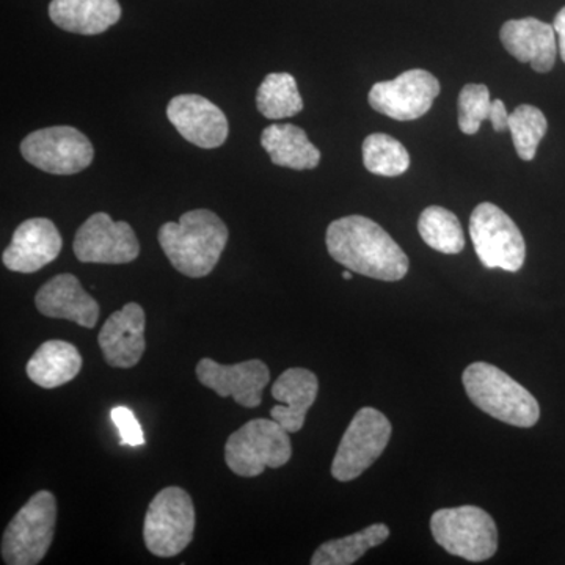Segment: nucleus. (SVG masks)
Listing matches in <instances>:
<instances>
[{"label":"nucleus","mask_w":565,"mask_h":565,"mask_svg":"<svg viewBox=\"0 0 565 565\" xmlns=\"http://www.w3.org/2000/svg\"><path fill=\"white\" fill-rule=\"evenodd\" d=\"M327 250L352 273L382 281L403 280L408 258L379 223L363 215H348L327 228Z\"/></svg>","instance_id":"f257e3e1"},{"label":"nucleus","mask_w":565,"mask_h":565,"mask_svg":"<svg viewBox=\"0 0 565 565\" xmlns=\"http://www.w3.org/2000/svg\"><path fill=\"white\" fill-rule=\"evenodd\" d=\"M158 237L178 273L189 278H203L217 266L230 232L215 212L193 210L182 214L180 222L163 223Z\"/></svg>","instance_id":"f03ea898"},{"label":"nucleus","mask_w":565,"mask_h":565,"mask_svg":"<svg viewBox=\"0 0 565 565\" xmlns=\"http://www.w3.org/2000/svg\"><path fill=\"white\" fill-rule=\"evenodd\" d=\"M462 381L471 403L498 422L533 427L541 418V407L533 394L493 364H470Z\"/></svg>","instance_id":"7ed1b4c3"},{"label":"nucleus","mask_w":565,"mask_h":565,"mask_svg":"<svg viewBox=\"0 0 565 565\" xmlns=\"http://www.w3.org/2000/svg\"><path fill=\"white\" fill-rule=\"evenodd\" d=\"M57 501L47 490L32 494L11 519L2 535V559L9 565H35L44 559L54 541Z\"/></svg>","instance_id":"20e7f679"},{"label":"nucleus","mask_w":565,"mask_h":565,"mask_svg":"<svg viewBox=\"0 0 565 565\" xmlns=\"http://www.w3.org/2000/svg\"><path fill=\"white\" fill-rule=\"evenodd\" d=\"M288 430L275 419H252L230 435L225 462L234 475L255 478L266 468H280L292 456Z\"/></svg>","instance_id":"39448f33"},{"label":"nucleus","mask_w":565,"mask_h":565,"mask_svg":"<svg viewBox=\"0 0 565 565\" xmlns=\"http://www.w3.org/2000/svg\"><path fill=\"white\" fill-rule=\"evenodd\" d=\"M195 534V508L181 487H166L152 498L143 522V541L151 555L173 557L184 552Z\"/></svg>","instance_id":"423d86ee"},{"label":"nucleus","mask_w":565,"mask_h":565,"mask_svg":"<svg viewBox=\"0 0 565 565\" xmlns=\"http://www.w3.org/2000/svg\"><path fill=\"white\" fill-rule=\"evenodd\" d=\"M435 542L452 556L471 563L490 559L498 550V530L492 516L476 505L440 509L430 519Z\"/></svg>","instance_id":"0eeeda50"},{"label":"nucleus","mask_w":565,"mask_h":565,"mask_svg":"<svg viewBox=\"0 0 565 565\" xmlns=\"http://www.w3.org/2000/svg\"><path fill=\"white\" fill-rule=\"evenodd\" d=\"M476 255L487 269L519 273L526 259V244L515 222L493 203H481L470 218Z\"/></svg>","instance_id":"6e6552de"},{"label":"nucleus","mask_w":565,"mask_h":565,"mask_svg":"<svg viewBox=\"0 0 565 565\" xmlns=\"http://www.w3.org/2000/svg\"><path fill=\"white\" fill-rule=\"evenodd\" d=\"M392 430V423L377 408H360L338 446L332 463L333 478L349 482L362 476L384 455Z\"/></svg>","instance_id":"1a4fd4ad"},{"label":"nucleus","mask_w":565,"mask_h":565,"mask_svg":"<svg viewBox=\"0 0 565 565\" xmlns=\"http://www.w3.org/2000/svg\"><path fill=\"white\" fill-rule=\"evenodd\" d=\"M21 154L33 167L51 174L79 173L95 158L88 137L71 126H52L29 134L22 140Z\"/></svg>","instance_id":"9d476101"},{"label":"nucleus","mask_w":565,"mask_h":565,"mask_svg":"<svg viewBox=\"0 0 565 565\" xmlns=\"http://www.w3.org/2000/svg\"><path fill=\"white\" fill-rule=\"evenodd\" d=\"M440 95V82L429 71L408 70L396 79L377 82L370 92L371 107L397 121H412L430 110Z\"/></svg>","instance_id":"9b49d317"},{"label":"nucleus","mask_w":565,"mask_h":565,"mask_svg":"<svg viewBox=\"0 0 565 565\" xmlns=\"http://www.w3.org/2000/svg\"><path fill=\"white\" fill-rule=\"evenodd\" d=\"M73 250L81 263L128 264L136 262L140 244L128 222L96 212L77 230Z\"/></svg>","instance_id":"f8f14e48"},{"label":"nucleus","mask_w":565,"mask_h":565,"mask_svg":"<svg viewBox=\"0 0 565 565\" xmlns=\"http://www.w3.org/2000/svg\"><path fill=\"white\" fill-rule=\"evenodd\" d=\"M200 384L214 390L221 397L232 396L241 407L255 408L263 403V390L269 385V366L262 360L237 364H221L212 359L196 364Z\"/></svg>","instance_id":"ddd939ff"},{"label":"nucleus","mask_w":565,"mask_h":565,"mask_svg":"<svg viewBox=\"0 0 565 565\" xmlns=\"http://www.w3.org/2000/svg\"><path fill=\"white\" fill-rule=\"evenodd\" d=\"M62 236L50 218H29L22 222L3 252L2 263L11 273H39L57 259L62 252Z\"/></svg>","instance_id":"4468645a"},{"label":"nucleus","mask_w":565,"mask_h":565,"mask_svg":"<svg viewBox=\"0 0 565 565\" xmlns=\"http://www.w3.org/2000/svg\"><path fill=\"white\" fill-rule=\"evenodd\" d=\"M167 117L177 131L195 147L212 150L228 139L230 126L225 114L203 96H174L167 107Z\"/></svg>","instance_id":"2eb2a0df"},{"label":"nucleus","mask_w":565,"mask_h":565,"mask_svg":"<svg viewBox=\"0 0 565 565\" xmlns=\"http://www.w3.org/2000/svg\"><path fill=\"white\" fill-rule=\"evenodd\" d=\"M145 329L147 316L139 303H126L120 311L110 315L98 334L106 363L120 370L136 366L147 349Z\"/></svg>","instance_id":"dca6fc26"},{"label":"nucleus","mask_w":565,"mask_h":565,"mask_svg":"<svg viewBox=\"0 0 565 565\" xmlns=\"http://www.w3.org/2000/svg\"><path fill=\"white\" fill-rule=\"evenodd\" d=\"M36 310L46 318L65 319L84 329H95L99 305L82 288L73 274H61L44 282L35 296Z\"/></svg>","instance_id":"f3484780"},{"label":"nucleus","mask_w":565,"mask_h":565,"mask_svg":"<svg viewBox=\"0 0 565 565\" xmlns=\"http://www.w3.org/2000/svg\"><path fill=\"white\" fill-rule=\"evenodd\" d=\"M504 50L522 63H530L535 73H550L557 57L555 28L535 20H512L505 22L500 32Z\"/></svg>","instance_id":"a211bd4d"},{"label":"nucleus","mask_w":565,"mask_h":565,"mask_svg":"<svg viewBox=\"0 0 565 565\" xmlns=\"http://www.w3.org/2000/svg\"><path fill=\"white\" fill-rule=\"evenodd\" d=\"M318 392L319 381L315 373L303 367L286 370L273 385L274 399L280 404L273 407L270 416L289 434L299 433Z\"/></svg>","instance_id":"6ab92c4d"},{"label":"nucleus","mask_w":565,"mask_h":565,"mask_svg":"<svg viewBox=\"0 0 565 565\" xmlns=\"http://www.w3.org/2000/svg\"><path fill=\"white\" fill-rule=\"evenodd\" d=\"M50 17L57 28L79 35H98L121 18L118 0H52Z\"/></svg>","instance_id":"aec40b11"},{"label":"nucleus","mask_w":565,"mask_h":565,"mask_svg":"<svg viewBox=\"0 0 565 565\" xmlns=\"http://www.w3.org/2000/svg\"><path fill=\"white\" fill-rule=\"evenodd\" d=\"M81 370L79 351L62 340H51L41 344L25 367L33 384L47 390L70 384Z\"/></svg>","instance_id":"412c9836"},{"label":"nucleus","mask_w":565,"mask_h":565,"mask_svg":"<svg viewBox=\"0 0 565 565\" xmlns=\"http://www.w3.org/2000/svg\"><path fill=\"white\" fill-rule=\"evenodd\" d=\"M262 145L270 161L285 169L313 170L321 162V151L296 125L269 126L263 131Z\"/></svg>","instance_id":"4be33fe9"},{"label":"nucleus","mask_w":565,"mask_h":565,"mask_svg":"<svg viewBox=\"0 0 565 565\" xmlns=\"http://www.w3.org/2000/svg\"><path fill=\"white\" fill-rule=\"evenodd\" d=\"M388 537V526L384 523H375V525L364 527V530L348 535V537L326 542L316 550L313 557H311V564L351 565L366 555V552H370L374 546L384 544Z\"/></svg>","instance_id":"5701e85b"},{"label":"nucleus","mask_w":565,"mask_h":565,"mask_svg":"<svg viewBox=\"0 0 565 565\" xmlns=\"http://www.w3.org/2000/svg\"><path fill=\"white\" fill-rule=\"evenodd\" d=\"M256 106L263 117L282 120L300 114L303 109V99L291 74L273 73L259 85Z\"/></svg>","instance_id":"b1692460"},{"label":"nucleus","mask_w":565,"mask_h":565,"mask_svg":"<svg viewBox=\"0 0 565 565\" xmlns=\"http://www.w3.org/2000/svg\"><path fill=\"white\" fill-rule=\"evenodd\" d=\"M419 236L434 250L445 255H457L463 250L465 236L462 225L455 212L441 206H429L423 211L418 221Z\"/></svg>","instance_id":"393cba45"},{"label":"nucleus","mask_w":565,"mask_h":565,"mask_svg":"<svg viewBox=\"0 0 565 565\" xmlns=\"http://www.w3.org/2000/svg\"><path fill=\"white\" fill-rule=\"evenodd\" d=\"M363 163L367 172L394 178L407 172L411 154L399 140L388 134H371L363 141Z\"/></svg>","instance_id":"a878e982"},{"label":"nucleus","mask_w":565,"mask_h":565,"mask_svg":"<svg viewBox=\"0 0 565 565\" xmlns=\"http://www.w3.org/2000/svg\"><path fill=\"white\" fill-rule=\"evenodd\" d=\"M509 131L519 158L530 162L535 158L539 143L548 131V121L544 111L530 104H522L509 115Z\"/></svg>","instance_id":"bb28decb"},{"label":"nucleus","mask_w":565,"mask_h":565,"mask_svg":"<svg viewBox=\"0 0 565 565\" xmlns=\"http://www.w3.org/2000/svg\"><path fill=\"white\" fill-rule=\"evenodd\" d=\"M492 99L484 84H467L459 96V128L463 134L473 136L481 122L490 120Z\"/></svg>","instance_id":"cd10ccee"},{"label":"nucleus","mask_w":565,"mask_h":565,"mask_svg":"<svg viewBox=\"0 0 565 565\" xmlns=\"http://www.w3.org/2000/svg\"><path fill=\"white\" fill-rule=\"evenodd\" d=\"M110 418L117 426L118 434H120V445L132 446V448L145 445L143 429H141L139 419L136 418L131 408H111Z\"/></svg>","instance_id":"c85d7f7f"},{"label":"nucleus","mask_w":565,"mask_h":565,"mask_svg":"<svg viewBox=\"0 0 565 565\" xmlns=\"http://www.w3.org/2000/svg\"><path fill=\"white\" fill-rule=\"evenodd\" d=\"M494 132H504L509 129V114L505 110L504 103L501 99H494L492 103V114H490Z\"/></svg>","instance_id":"c756f323"},{"label":"nucleus","mask_w":565,"mask_h":565,"mask_svg":"<svg viewBox=\"0 0 565 565\" xmlns=\"http://www.w3.org/2000/svg\"><path fill=\"white\" fill-rule=\"evenodd\" d=\"M553 28H555L557 36V50H559L561 58L565 63V7L556 14Z\"/></svg>","instance_id":"7c9ffc66"},{"label":"nucleus","mask_w":565,"mask_h":565,"mask_svg":"<svg viewBox=\"0 0 565 565\" xmlns=\"http://www.w3.org/2000/svg\"><path fill=\"white\" fill-rule=\"evenodd\" d=\"M343 278L344 280H352V270H344Z\"/></svg>","instance_id":"2f4dec72"}]
</instances>
